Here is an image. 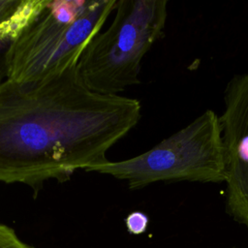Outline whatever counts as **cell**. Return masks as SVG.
<instances>
[{
  "instance_id": "10",
  "label": "cell",
  "mask_w": 248,
  "mask_h": 248,
  "mask_svg": "<svg viewBox=\"0 0 248 248\" xmlns=\"http://www.w3.org/2000/svg\"><path fill=\"white\" fill-rule=\"evenodd\" d=\"M20 0H0V24L13 14Z\"/></svg>"
},
{
  "instance_id": "1",
  "label": "cell",
  "mask_w": 248,
  "mask_h": 248,
  "mask_svg": "<svg viewBox=\"0 0 248 248\" xmlns=\"http://www.w3.org/2000/svg\"><path fill=\"white\" fill-rule=\"evenodd\" d=\"M134 98L104 95L83 82L78 65L54 77L0 83V182L34 192L78 170L108 162V151L140 121Z\"/></svg>"
},
{
  "instance_id": "7",
  "label": "cell",
  "mask_w": 248,
  "mask_h": 248,
  "mask_svg": "<svg viewBox=\"0 0 248 248\" xmlns=\"http://www.w3.org/2000/svg\"><path fill=\"white\" fill-rule=\"evenodd\" d=\"M0 248H33L23 242L14 229L0 223Z\"/></svg>"
},
{
  "instance_id": "4",
  "label": "cell",
  "mask_w": 248,
  "mask_h": 248,
  "mask_svg": "<svg viewBox=\"0 0 248 248\" xmlns=\"http://www.w3.org/2000/svg\"><path fill=\"white\" fill-rule=\"evenodd\" d=\"M86 171L113 176L139 189L158 181L226 180L225 150L220 118L211 109L133 158L107 162Z\"/></svg>"
},
{
  "instance_id": "3",
  "label": "cell",
  "mask_w": 248,
  "mask_h": 248,
  "mask_svg": "<svg viewBox=\"0 0 248 248\" xmlns=\"http://www.w3.org/2000/svg\"><path fill=\"white\" fill-rule=\"evenodd\" d=\"M166 0H117L109 26L86 46L78 69L84 84L104 95H120L139 84L143 56L164 32Z\"/></svg>"
},
{
  "instance_id": "2",
  "label": "cell",
  "mask_w": 248,
  "mask_h": 248,
  "mask_svg": "<svg viewBox=\"0 0 248 248\" xmlns=\"http://www.w3.org/2000/svg\"><path fill=\"white\" fill-rule=\"evenodd\" d=\"M117 0H53L10 45L7 78L29 82L78 65L89 42L114 11Z\"/></svg>"
},
{
  "instance_id": "8",
  "label": "cell",
  "mask_w": 248,
  "mask_h": 248,
  "mask_svg": "<svg viewBox=\"0 0 248 248\" xmlns=\"http://www.w3.org/2000/svg\"><path fill=\"white\" fill-rule=\"evenodd\" d=\"M126 227L128 231L133 234L142 233L148 225V217L140 211H134L130 213L126 220Z\"/></svg>"
},
{
  "instance_id": "5",
  "label": "cell",
  "mask_w": 248,
  "mask_h": 248,
  "mask_svg": "<svg viewBox=\"0 0 248 248\" xmlns=\"http://www.w3.org/2000/svg\"><path fill=\"white\" fill-rule=\"evenodd\" d=\"M220 118L225 150L227 207L248 229V73L234 77L225 92Z\"/></svg>"
},
{
  "instance_id": "6",
  "label": "cell",
  "mask_w": 248,
  "mask_h": 248,
  "mask_svg": "<svg viewBox=\"0 0 248 248\" xmlns=\"http://www.w3.org/2000/svg\"><path fill=\"white\" fill-rule=\"evenodd\" d=\"M49 0H20L10 17L0 24V40L15 41L44 12Z\"/></svg>"
},
{
  "instance_id": "9",
  "label": "cell",
  "mask_w": 248,
  "mask_h": 248,
  "mask_svg": "<svg viewBox=\"0 0 248 248\" xmlns=\"http://www.w3.org/2000/svg\"><path fill=\"white\" fill-rule=\"evenodd\" d=\"M11 41H0V83L7 78V53Z\"/></svg>"
},
{
  "instance_id": "11",
  "label": "cell",
  "mask_w": 248,
  "mask_h": 248,
  "mask_svg": "<svg viewBox=\"0 0 248 248\" xmlns=\"http://www.w3.org/2000/svg\"><path fill=\"white\" fill-rule=\"evenodd\" d=\"M0 41H1V40H0Z\"/></svg>"
}]
</instances>
